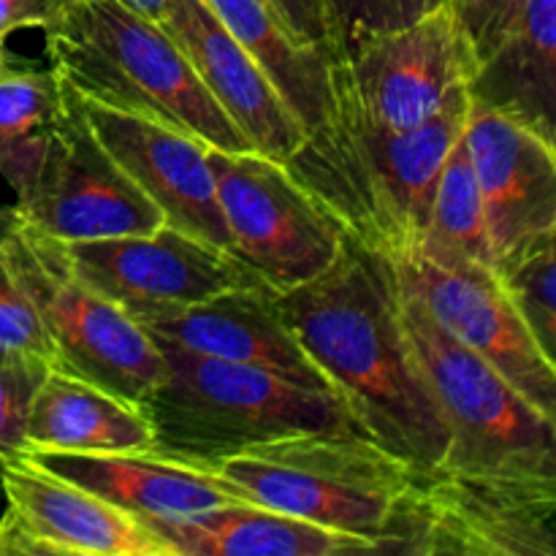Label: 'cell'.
<instances>
[{
  "label": "cell",
  "instance_id": "ba28073f",
  "mask_svg": "<svg viewBox=\"0 0 556 556\" xmlns=\"http://www.w3.org/2000/svg\"><path fill=\"white\" fill-rule=\"evenodd\" d=\"M217 199L233 239V255L275 293L304 286L329 269L345 228L280 161L261 152L212 150Z\"/></svg>",
  "mask_w": 556,
  "mask_h": 556
},
{
  "label": "cell",
  "instance_id": "836d02e7",
  "mask_svg": "<svg viewBox=\"0 0 556 556\" xmlns=\"http://www.w3.org/2000/svg\"><path fill=\"white\" fill-rule=\"evenodd\" d=\"M16 220H20V212H16V206L0 204V253H3V244H5V239H9V233L14 231Z\"/></svg>",
  "mask_w": 556,
  "mask_h": 556
},
{
  "label": "cell",
  "instance_id": "7c38bea8",
  "mask_svg": "<svg viewBox=\"0 0 556 556\" xmlns=\"http://www.w3.org/2000/svg\"><path fill=\"white\" fill-rule=\"evenodd\" d=\"M76 275L141 320L231 291L269 288L248 264L166 223L141 237L65 244Z\"/></svg>",
  "mask_w": 556,
  "mask_h": 556
},
{
  "label": "cell",
  "instance_id": "5b68a950",
  "mask_svg": "<svg viewBox=\"0 0 556 556\" xmlns=\"http://www.w3.org/2000/svg\"><path fill=\"white\" fill-rule=\"evenodd\" d=\"M157 345L166 358V378L141 405L155 429L157 454L210 465L293 434H364L348 407L329 391L307 389L269 369L201 356L168 342Z\"/></svg>",
  "mask_w": 556,
  "mask_h": 556
},
{
  "label": "cell",
  "instance_id": "30bf717a",
  "mask_svg": "<svg viewBox=\"0 0 556 556\" xmlns=\"http://www.w3.org/2000/svg\"><path fill=\"white\" fill-rule=\"evenodd\" d=\"M14 206L27 226L63 244L141 237L166 226L163 212L98 141L65 85L63 112L41 172L30 193Z\"/></svg>",
  "mask_w": 556,
  "mask_h": 556
},
{
  "label": "cell",
  "instance_id": "e575fe53",
  "mask_svg": "<svg viewBox=\"0 0 556 556\" xmlns=\"http://www.w3.org/2000/svg\"><path fill=\"white\" fill-rule=\"evenodd\" d=\"M11 65H14V63H11V54L9 52L0 54V74H5V71L11 68Z\"/></svg>",
  "mask_w": 556,
  "mask_h": 556
},
{
  "label": "cell",
  "instance_id": "4316f807",
  "mask_svg": "<svg viewBox=\"0 0 556 556\" xmlns=\"http://www.w3.org/2000/svg\"><path fill=\"white\" fill-rule=\"evenodd\" d=\"M334 60L351 54L378 33L396 30L443 9L445 0H324Z\"/></svg>",
  "mask_w": 556,
  "mask_h": 556
},
{
  "label": "cell",
  "instance_id": "3957f363",
  "mask_svg": "<svg viewBox=\"0 0 556 556\" xmlns=\"http://www.w3.org/2000/svg\"><path fill=\"white\" fill-rule=\"evenodd\" d=\"M402 320L451 432L448 456L434 472L556 516V424L445 334L405 288Z\"/></svg>",
  "mask_w": 556,
  "mask_h": 556
},
{
  "label": "cell",
  "instance_id": "9c48e42d",
  "mask_svg": "<svg viewBox=\"0 0 556 556\" xmlns=\"http://www.w3.org/2000/svg\"><path fill=\"white\" fill-rule=\"evenodd\" d=\"M389 258L400 286L445 334L483 358L556 424V369L543 356L497 269L421 248Z\"/></svg>",
  "mask_w": 556,
  "mask_h": 556
},
{
  "label": "cell",
  "instance_id": "ac0fdd59",
  "mask_svg": "<svg viewBox=\"0 0 556 556\" xmlns=\"http://www.w3.org/2000/svg\"><path fill=\"white\" fill-rule=\"evenodd\" d=\"M139 324L155 342L269 369L299 386L334 394L282 320L271 288L223 293L190 307L147 315Z\"/></svg>",
  "mask_w": 556,
  "mask_h": 556
},
{
  "label": "cell",
  "instance_id": "d590c367",
  "mask_svg": "<svg viewBox=\"0 0 556 556\" xmlns=\"http://www.w3.org/2000/svg\"><path fill=\"white\" fill-rule=\"evenodd\" d=\"M60 3H65V0H60Z\"/></svg>",
  "mask_w": 556,
  "mask_h": 556
},
{
  "label": "cell",
  "instance_id": "f546056e",
  "mask_svg": "<svg viewBox=\"0 0 556 556\" xmlns=\"http://www.w3.org/2000/svg\"><path fill=\"white\" fill-rule=\"evenodd\" d=\"M519 3L521 0H445L472 60V74L503 41Z\"/></svg>",
  "mask_w": 556,
  "mask_h": 556
},
{
  "label": "cell",
  "instance_id": "83f0119b",
  "mask_svg": "<svg viewBox=\"0 0 556 556\" xmlns=\"http://www.w3.org/2000/svg\"><path fill=\"white\" fill-rule=\"evenodd\" d=\"M49 367L36 356H0V459L25 451L27 418Z\"/></svg>",
  "mask_w": 556,
  "mask_h": 556
},
{
  "label": "cell",
  "instance_id": "f1b7e54d",
  "mask_svg": "<svg viewBox=\"0 0 556 556\" xmlns=\"http://www.w3.org/2000/svg\"><path fill=\"white\" fill-rule=\"evenodd\" d=\"M0 356H36L58 364V353L36 307L16 286L3 258H0Z\"/></svg>",
  "mask_w": 556,
  "mask_h": 556
},
{
  "label": "cell",
  "instance_id": "d4e9b609",
  "mask_svg": "<svg viewBox=\"0 0 556 556\" xmlns=\"http://www.w3.org/2000/svg\"><path fill=\"white\" fill-rule=\"evenodd\" d=\"M418 248L434 255L476 261V264H486L494 269L481 188H478L465 136L445 161L438 190H434L427 233H424V242Z\"/></svg>",
  "mask_w": 556,
  "mask_h": 556
},
{
  "label": "cell",
  "instance_id": "44dd1931",
  "mask_svg": "<svg viewBox=\"0 0 556 556\" xmlns=\"http://www.w3.org/2000/svg\"><path fill=\"white\" fill-rule=\"evenodd\" d=\"M174 556H348L375 543L253 503H231L188 519H139Z\"/></svg>",
  "mask_w": 556,
  "mask_h": 556
},
{
  "label": "cell",
  "instance_id": "5bb4252c",
  "mask_svg": "<svg viewBox=\"0 0 556 556\" xmlns=\"http://www.w3.org/2000/svg\"><path fill=\"white\" fill-rule=\"evenodd\" d=\"M74 96L98 141L163 212L168 226L233 255L231 231L217 199L210 147L174 125L112 109L79 92Z\"/></svg>",
  "mask_w": 556,
  "mask_h": 556
},
{
  "label": "cell",
  "instance_id": "603a6c76",
  "mask_svg": "<svg viewBox=\"0 0 556 556\" xmlns=\"http://www.w3.org/2000/svg\"><path fill=\"white\" fill-rule=\"evenodd\" d=\"M226 30L248 49L291 106L302 128L315 130L334 106V79L326 52L304 47L288 33L269 0H204Z\"/></svg>",
  "mask_w": 556,
  "mask_h": 556
},
{
  "label": "cell",
  "instance_id": "d6a6232c",
  "mask_svg": "<svg viewBox=\"0 0 556 556\" xmlns=\"http://www.w3.org/2000/svg\"><path fill=\"white\" fill-rule=\"evenodd\" d=\"M119 3H125V5H128V9H134L136 14L147 16V20L161 22L168 0H119Z\"/></svg>",
  "mask_w": 556,
  "mask_h": 556
},
{
  "label": "cell",
  "instance_id": "ffe728a7",
  "mask_svg": "<svg viewBox=\"0 0 556 556\" xmlns=\"http://www.w3.org/2000/svg\"><path fill=\"white\" fill-rule=\"evenodd\" d=\"M152 448L155 429L144 407L58 364L49 367L33 400L22 454H119Z\"/></svg>",
  "mask_w": 556,
  "mask_h": 556
},
{
  "label": "cell",
  "instance_id": "cb8c5ba5",
  "mask_svg": "<svg viewBox=\"0 0 556 556\" xmlns=\"http://www.w3.org/2000/svg\"><path fill=\"white\" fill-rule=\"evenodd\" d=\"M63 112V85L52 68L11 65L0 74V174L16 201L30 193Z\"/></svg>",
  "mask_w": 556,
  "mask_h": 556
},
{
  "label": "cell",
  "instance_id": "1f68e13d",
  "mask_svg": "<svg viewBox=\"0 0 556 556\" xmlns=\"http://www.w3.org/2000/svg\"><path fill=\"white\" fill-rule=\"evenodd\" d=\"M60 0H0V54H5V38L22 27L47 30L60 11Z\"/></svg>",
  "mask_w": 556,
  "mask_h": 556
},
{
  "label": "cell",
  "instance_id": "4dcf8cb0",
  "mask_svg": "<svg viewBox=\"0 0 556 556\" xmlns=\"http://www.w3.org/2000/svg\"><path fill=\"white\" fill-rule=\"evenodd\" d=\"M271 9L282 20L293 38L304 47L320 49L334 60V47H331L329 16H326L324 0H269Z\"/></svg>",
  "mask_w": 556,
  "mask_h": 556
},
{
  "label": "cell",
  "instance_id": "8fae6325",
  "mask_svg": "<svg viewBox=\"0 0 556 556\" xmlns=\"http://www.w3.org/2000/svg\"><path fill=\"white\" fill-rule=\"evenodd\" d=\"M470 76L472 60L445 5L367 38L331 63L337 96L364 119L389 130L427 123Z\"/></svg>",
  "mask_w": 556,
  "mask_h": 556
},
{
  "label": "cell",
  "instance_id": "2e32d148",
  "mask_svg": "<svg viewBox=\"0 0 556 556\" xmlns=\"http://www.w3.org/2000/svg\"><path fill=\"white\" fill-rule=\"evenodd\" d=\"M383 554L556 556L554 516L443 472H418Z\"/></svg>",
  "mask_w": 556,
  "mask_h": 556
},
{
  "label": "cell",
  "instance_id": "7a4b0ae2",
  "mask_svg": "<svg viewBox=\"0 0 556 556\" xmlns=\"http://www.w3.org/2000/svg\"><path fill=\"white\" fill-rule=\"evenodd\" d=\"M470 109V87L462 85L427 123L389 130L334 92L326 123L282 166L348 233L380 253H405L424 242L440 174Z\"/></svg>",
  "mask_w": 556,
  "mask_h": 556
},
{
  "label": "cell",
  "instance_id": "6da1fadb",
  "mask_svg": "<svg viewBox=\"0 0 556 556\" xmlns=\"http://www.w3.org/2000/svg\"><path fill=\"white\" fill-rule=\"evenodd\" d=\"M275 304L369 440L421 472L443 467L451 432L405 331L389 255L345 231L334 264Z\"/></svg>",
  "mask_w": 556,
  "mask_h": 556
},
{
  "label": "cell",
  "instance_id": "9a60e30c",
  "mask_svg": "<svg viewBox=\"0 0 556 556\" xmlns=\"http://www.w3.org/2000/svg\"><path fill=\"white\" fill-rule=\"evenodd\" d=\"M465 144L500 271L556 231V150L519 119L476 101Z\"/></svg>",
  "mask_w": 556,
  "mask_h": 556
},
{
  "label": "cell",
  "instance_id": "e0dca14e",
  "mask_svg": "<svg viewBox=\"0 0 556 556\" xmlns=\"http://www.w3.org/2000/svg\"><path fill=\"white\" fill-rule=\"evenodd\" d=\"M161 25L255 152L286 163L302 147L307 130L204 0H168Z\"/></svg>",
  "mask_w": 556,
  "mask_h": 556
},
{
  "label": "cell",
  "instance_id": "277c9868",
  "mask_svg": "<svg viewBox=\"0 0 556 556\" xmlns=\"http://www.w3.org/2000/svg\"><path fill=\"white\" fill-rule=\"evenodd\" d=\"M43 33L49 68L79 96L174 125L212 150H253L161 22L119 0H65Z\"/></svg>",
  "mask_w": 556,
  "mask_h": 556
},
{
  "label": "cell",
  "instance_id": "d6986e66",
  "mask_svg": "<svg viewBox=\"0 0 556 556\" xmlns=\"http://www.w3.org/2000/svg\"><path fill=\"white\" fill-rule=\"evenodd\" d=\"M54 476L98 494L136 519H188L239 500L206 467L152 451L119 454H27Z\"/></svg>",
  "mask_w": 556,
  "mask_h": 556
},
{
  "label": "cell",
  "instance_id": "7402d4cb",
  "mask_svg": "<svg viewBox=\"0 0 556 556\" xmlns=\"http://www.w3.org/2000/svg\"><path fill=\"white\" fill-rule=\"evenodd\" d=\"M467 87L472 101L519 119L556 150V0H521Z\"/></svg>",
  "mask_w": 556,
  "mask_h": 556
},
{
  "label": "cell",
  "instance_id": "52a82bcc",
  "mask_svg": "<svg viewBox=\"0 0 556 556\" xmlns=\"http://www.w3.org/2000/svg\"><path fill=\"white\" fill-rule=\"evenodd\" d=\"M0 258L36 307L58 367L136 405L155 394L166 378L161 345L139 320L76 275L63 242L20 217Z\"/></svg>",
  "mask_w": 556,
  "mask_h": 556
},
{
  "label": "cell",
  "instance_id": "8992f818",
  "mask_svg": "<svg viewBox=\"0 0 556 556\" xmlns=\"http://www.w3.org/2000/svg\"><path fill=\"white\" fill-rule=\"evenodd\" d=\"M201 467L244 503L367 538L375 554H383L421 472L353 432L293 434Z\"/></svg>",
  "mask_w": 556,
  "mask_h": 556
},
{
  "label": "cell",
  "instance_id": "4fadbf2b",
  "mask_svg": "<svg viewBox=\"0 0 556 556\" xmlns=\"http://www.w3.org/2000/svg\"><path fill=\"white\" fill-rule=\"evenodd\" d=\"M0 556H174L144 521L27 454L0 459Z\"/></svg>",
  "mask_w": 556,
  "mask_h": 556
},
{
  "label": "cell",
  "instance_id": "484cf974",
  "mask_svg": "<svg viewBox=\"0 0 556 556\" xmlns=\"http://www.w3.org/2000/svg\"><path fill=\"white\" fill-rule=\"evenodd\" d=\"M497 275L525 315L543 356L556 369V231Z\"/></svg>",
  "mask_w": 556,
  "mask_h": 556
}]
</instances>
